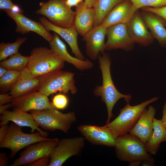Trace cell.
Returning a JSON list of instances; mask_svg holds the SVG:
<instances>
[{"mask_svg": "<svg viewBox=\"0 0 166 166\" xmlns=\"http://www.w3.org/2000/svg\"><path fill=\"white\" fill-rule=\"evenodd\" d=\"M30 112L39 126L46 130H58L67 133L77 121L76 114L73 111L64 113L53 108Z\"/></svg>", "mask_w": 166, "mask_h": 166, "instance_id": "5", "label": "cell"}, {"mask_svg": "<svg viewBox=\"0 0 166 166\" xmlns=\"http://www.w3.org/2000/svg\"><path fill=\"white\" fill-rule=\"evenodd\" d=\"M13 99V97L7 93H1L0 94V105L11 102Z\"/></svg>", "mask_w": 166, "mask_h": 166, "instance_id": "35", "label": "cell"}, {"mask_svg": "<svg viewBox=\"0 0 166 166\" xmlns=\"http://www.w3.org/2000/svg\"><path fill=\"white\" fill-rule=\"evenodd\" d=\"M26 39V37L19 38L13 43L1 42L0 44V61L6 59L10 56L18 52L20 46L25 42Z\"/></svg>", "mask_w": 166, "mask_h": 166, "instance_id": "28", "label": "cell"}, {"mask_svg": "<svg viewBox=\"0 0 166 166\" xmlns=\"http://www.w3.org/2000/svg\"><path fill=\"white\" fill-rule=\"evenodd\" d=\"M114 148L118 159L129 163L142 161L150 155L146 150L145 144L138 137L129 133L118 136Z\"/></svg>", "mask_w": 166, "mask_h": 166, "instance_id": "7", "label": "cell"}, {"mask_svg": "<svg viewBox=\"0 0 166 166\" xmlns=\"http://www.w3.org/2000/svg\"><path fill=\"white\" fill-rule=\"evenodd\" d=\"M8 159L5 153H0V166H6L8 163Z\"/></svg>", "mask_w": 166, "mask_h": 166, "instance_id": "38", "label": "cell"}, {"mask_svg": "<svg viewBox=\"0 0 166 166\" xmlns=\"http://www.w3.org/2000/svg\"><path fill=\"white\" fill-rule=\"evenodd\" d=\"M39 20L46 30L49 31H53L66 42L75 57L82 60L85 59L79 47L77 42L78 34L73 26L68 28L57 26L51 23L44 16L40 18Z\"/></svg>", "mask_w": 166, "mask_h": 166, "instance_id": "17", "label": "cell"}, {"mask_svg": "<svg viewBox=\"0 0 166 166\" xmlns=\"http://www.w3.org/2000/svg\"><path fill=\"white\" fill-rule=\"evenodd\" d=\"M50 162V156L40 158L28 165L29 166H49Z\"/></svg>", "mask_w": 166, "mask_h": 166, "instance_id": "33", "label": "cell"}, {"mask_svg": "<svg viewBox=\"0 0 166 166\" xmlns=\"http://www.w3.org/2000/svg\"><path fill=\"white\" fill-rule=\"evenodd\" d=\"M138 10L126 24L129 36L135 43L146 47L152 44L154 39Z\"/></svg>", "mask_w": 166, "mask_h": 166, "instance_id": "14", "label": "cell"}, {"mask_svg": "<svg viewBox=\"0 0 166 166\" xmlns=\"http://www.w3.org/2000/svg\"><path fill=\"white\" fill-rule=\"evenodd\" d=\"M156 109L149 105L144 111L138 121L129 133L140 138L145 144L151 136L153 129V122Z\"/></svg>", "mask_w": 166, "mask_h": 166, "instance_id": "23", "label": "cell"}, {"mask_svg": "<svg viewBox=\"0 0 166 166\" xmlns=\"http://www.w3.org/2000/svg\"><path fill=\"white\" fill-rule=\"evenodd\" d=\"M137 10L130 0H125L112 9L106 16L101 26L107 28L117 24H126Z\"/></svg>", "mask_w": 166, "mask_h": 166, "instance_id": "19", "label": "cell"}, {"mask_svg": "<svg viewBox=\"0 0 166 166\" xmlns=\"http://www.w3.org/2000/svg\"><path fill=\"white\" fill-rule=\"evenodd\" d=\"M0 142L5 137L7 132L9 125L7 124L0 126Z\"/></svg>", "mask_w": 166, "mask_h": 166, "instance_id": "36", "label": "cell"}, {"mask_svg": "<svg viewBox=\"0 0 166 166\" xmlns=\"http://www.w3.org/2000/svg\"><path fill=\"white\" fill-rule=\"evenodd\" d=\"M30 60V56H25L19 53L12 55L8 59L1 61L0 66L8 70L22 71L27 67Z\"/></svg>", "mask_w": 166, "mask_h": 166, "instance_id": "27", "label": "cell"}, {"mask_svg": "<svg viewBox=\"0 0 166 166\" xmlns=\"http://www.w3.org/2000/svg\"><path fill=\"white\" fill-rule=\"evenodd\" d=\"M8 70L7 69L0 66V77L5 74Z\"/></svg>", "mask_w": 166, "mask_h": 166, "instance_id": "44", "label": "cell"}, {"mask_svg": "<svg viewBox=\"0 0 166 166\" xmlns=\"http://www.w3.org/2000/svg\"><path fill=\"white\" fill-rule=\"evenodd\" d=\"M153 125V132L145 143V146L149 154L155 155L159 151L161 143L166 142V129L160 120L154 118Z\"/></svg>", "mask_w": 166, "mask_h": 166, "instance_id": "25", "label": "cell"}, {"mask_svg": "<svg viewBox=\"0 0 166 166\" xmlns=\"http://www.w3.org/2000/svg\"><path fill=\"white\" fill-rule=\"evenodd\" d=\"M14 5L11 0H0V10H10Z\"/></svg>", "mask_w": 166, "mask_h": 166, "instance_id": "34", "label": "cell"}, {"mask_svg": "<svg viewBox=\"0 0 166 166\" xmlns=\"http://www.w3.org/2000/svg\"><path fill=\"white\" fill-rule=\"evenodd\" d=\"M98 0H84V2L89 7H93Z\"/></svg>", "mask_w": 166, "mask_h": 166, "instance_id": "43", "label": "cell"}, {"mask_svg": "<svg viewBox=\"0 0 166 166\" xmlns=\"http://www.w3.org/2000/svg\"><path fill=\"white\" fill-rule=\"evenodd\" d=\"M77 129L85 139L93 144L115 147L117 137L105 125L82 124L79 126Z\"/></svg>", "mask_w": 166, "mask_h": 166, "instance_id": "12", "label": "cell"}, {"mask_svg": "<svg viewBox=\"0 0 166 166\" xmlns=\"http://www.w3.org/2000/svg\"><path fill=\"white\" fill-rule=\"evenodd\" d=\"M59 140L57 138H50L28 146L20 154L19 157L10 166L28 165L40 158L50 156Z\"/></svg>", "mask_w": 166, "mask_h": 166, "instance_id": "10", "label": "cell"}, {"mask_svg": "<svg viewBox=\"0 0 166 166\" xmlns=\"http://www.w3.org/2000/svg\"><path fill=\"white\" fill-rule=\"evenodd\" d=\"M141 9L142 10L155 13L161 16L166 21V6L159 8L145 7Z\"/></svg>", "mask_w": 166, "mask_h": 166, "instance_id": "32", "label": "cell"}, {"mask_svg": "<svg viewBox=\"0 0 166 166\" xmlns=\"http://www.w3.org/2000/svg\"><path fill=\"white\" fill-rule=\"evenodd\" d=\"M36 13L45 17L53 24L68 28L73 26L76 11L66 4L65 0H49L40 3Z\"/></svg>", "mask_w": 166, "mask_h": 166, "instance_id": "6", "label": "cell"}, {"mask_svg": "<svg viewBox=\"0 0 166 166\" xmlns=\"http://www.w3.org/2000/svg\"><path fill=\"white\" fill-rule=\"evenodd\" d=\"M11 107H12V106L11 102L0 105V114H2L3 112L7 110L8 109Z\"/></svg>", "mask_w": 166, "mask_h": 166, "instance_id": "42", "label": "cell"}, {"mask_svg": "<svg viewBox=\"0 0 166 166\" xmlns=\"http://www.w3.org/2000/svg\"><path fill=\"white\" fill-rule=\"evenodd\" d=\"M39 81L38 77L34 76L27 67L21 71L15 84L10 91L9 94L13 99L38 91Z\"/></svg>", "mask_w": 166, "mask_h": 166, "instance_id": "21", "label": "cell"}, {"mask_svg": "<svg viewBox=\"0 0 166 166\" xmlns=\"http://www.w3.org/2000/svg\"><path fill=\"white\" fill-rule=\"evenodd\" d=\"M85 140L80 136L59 140L50 156L49 166H61L70 157L78 155L84 147Z\"/></svg>", "mask_w": 166, "mask_h": 166, "instance_id": "9", "label": "cell"}, {"mask_svg": "<svg viewBox=\"0 0 166 166\" xmlns=\"http://www.w3.org/2000/svg\"><path fill=\"white\" fill-rule=\"evenodd\" d=\"M49 43L51 49L65 61L72 64L77 69L84 71L93 68V64L89 60H82L71 56L67 51L66 45L56 33H53L52 39Z\"/></svg>", "mask_w": 166, "mask_h": 166, "instance_id": "20", "label": "cell"}, {"mask_svg": "<svg viewBox=\"0 0 166 166\" xmlns=\"http://www.w3.org/2000/svg\"><path fill=\"white\" fill-rule=\"evenodd\" d=\"M10 10L13 13L16 14H23L24 12L23 10L20 8L19 6L15 4Z\"/></svg>", "mask_w": 166, "mask_h": 166, "instance_id": "40", "label": "cell"}, {"mask_svg": "<svg viewBox=\"0 0 166 166\" xmlns=\"http://www.w3.org/2000/svg\"><path fill=\"white\" fill-rule=\"evenodd\" d=\"M152 155L150 156L146 159L142 161L141 163L142 166H154L155 160L152 156Z\"/></svg>", "mask_w": 166, "mask_h": 166, "instance_id": "37", "label": "cell"}, {"mask_svg": "<svg viewBox=\"0 0 166 166\" xmlns=\"http://www.w3.org/2000/svg\"><path fill=\"white\" fill-rule=\"evenodd\" d=\"M105 50L121 49L126 51L132 50L135 43L128 32L126 24L119 23L107 29Z\"/></svg>", "mask_w": 166, "mask_h": 166, "instance_id": "11", "label": "cell"}, {"mask_svg": "<svg viewBox=\"0 0 166 166\" xmlns=\"http://www.w3.org/2000/svg\"><path fill=\"white\" fill-rule=\"evenodd\" d=\"M140 13L154 38L161 46L166 47V21L152 12L142 10Z\"/></svg>", "mask_w": 166, "mask_h": 166, "instance_id": "22", "label": "cell"}, {"mask_svg": "<svg viewBox=\"0 0 166 166\" xmlns=\"http://www.w3.org/2000/svg\"><path fill=\"white\" fill-rule=\"evenodd\" d=\"M64 65L65 61L54 51L40 47L31 51L27 68L34 76L38 77L61 70Z\"/></svg>", "mask_w": 166, "mask_h": 166, "instance_id": "2", "label": "cell"}, {"mask_svg": "<svg viewBox=\"0 0 166 166\" xmlns=\"http://www.w3.org/2000/svg\"><path fill=\"white\" fill-rule=\"evenodd\" d=\"M125 0H98L93 7L95 13L94 27L101 25L108 14L116 6Z\"/></svg>", "mask_w": 166, "mask_h": 166, "instance_id": "26", "label": "cell"}, {"mask_svg": "<svg viewBox=\"0 0 166 166\" xmlns=\"http://www.w3.org/2000/svg\"><path fill=\"white\" fill-rule=\"evenodd\" d=\"M158 99L156 96L135 105L127 103L120 110L119 115L115 119L104 125L117 137L128 133L135 125L147 106Z\"/></svg>", "mask_w": 166, "mask_h": 166, "instance_id": "4", "label": "cell"}, {"mask_svg": "<svg viewBox=\"0 0 166 166\" xmlns=\"http://www.w3.org/2000/svg\"><path fill=\"white\" fill-rule=\"evenodd\" d=\"M11 102L14 108L25 112L55 108L48 97L38 91L14 99Z\"/></svg>", "mask_w": 166, "mask_h": 166, "instance_id": "13", "label": "cell"}, {"mask_svg": "<svg viewBox=\"0 0 166 166\" xmlns=\"http://www.w3.org/2000/svg\"><path fill=\"white\" fill-rule=\"evenodd\" d=\"M73 26L83 37L94 27L95 15L93 7H89L82 2L76 7Z\"/></svg>", "mask_w": 166, "mask_h": 166, "instance_id": "24", "label": "cell"}, {"mask_svg": "<svg viewBox=\"0 0 166 166\" xmlns=\"http://www.w3.org/2000/svg\"><path fill=\"white\" fill-rule=\"evenodd\" d=\"M79 3L83 2V0H76Z\"/></svg>", "mask_w": 166, "mask_h": 166, "instance_id": "45", "label": "cell"}, {"mask_svg": "<svg viewBox=\"0 0 166 166\" xmlns=\"http://www.w3.org/2000/svg\"><path fill=\"white\" fill-rule=\"evenodd\" d=\"M0 125L8 124L9 121H12L18 126L29 127L31 128V133L35 130L39 132L43 136L47 137L48 134L42 131L34 120L32 114L16 109L12 111L6 110L1 114Z\"/></svg>", "mask_w": 166, "mask_h": 166, "instance_id": "18", "label": "cell"}, {"mask_svg": "<svg viewBox=\"0 0 166 166\" xmlns=\"http://www.w3.org/2000/svg\"><path fill=\"white\" fill-rule=\"evenodd\" d=\"M73 73L62 69L40 76L38 77L39 81L38 91L48 97L57 92L75 94L77 89Z\"/></svg>", "mask_w": 166, "mask_h": 166, "instance_id": "3", "label": "cell"}, {"mask_svg": "<svg viewBox=\"0 0 166 166\" xmlns=\"http://www.w3.org/2000/svg\"><path fill=\"white\" fill-rule=\"evenodd\" d=\"M66 5L70 8L77 7L79 3L76 0H65Z\"/></svg>", "mask_w": 166, "mask_h": 166, "instance_id": "41", "label": "cell"}, {"mask_svg": "<svg viewBox=\"0 0 166 166\" xmlns=\"http://www.w3.org/2000/svg\"><path fill=\"white\" fill-rule=\"evenodd\" d=\"M21 71L8 70L5 74L0 77V90L1 93H6L10 90L16 82Z\"/></svg>", "mask_w": 166, "mask_h": 166, "instance_id": "29", "label": "cell"}, {"mask_svg": "<svg viewBox=\"0 0 166 166\" xmlns=\"http://www.w3.org/2000/svg\"><path fill=\"white\" fill-rule=\"evenodd\" d=\"M50 139L43 136L38 132L25 133L22 130V127L13 123L9 126L5 137L0 142V148L10 149V157L12 159L21 150L31 144Z\"/></svg>", "mask_w": 166, "mask_h": 166, "instance_id": "8", "label": "cell"}, {"mask_svg": "<svg viewBox=\"0 0 166 166\" xmlns=\"http://www.w3.org/2000/svg\"><path fill=\"white\" fill-rule=\"evenodd\" d=\"M52 104L57 109H63L68 106L69 103L68 97L65 94L60 93L54 96L53 97Z\"/></svg>", "mask_w": 166, "mask_h": 166, "instance_id": "31", "label": "cell"}, {"mask_svg": "<svg viewBox=\"0 0 166 166\" xmlns=\"http://www.w3.org/2000/svg\"><path fill=\"white\" fill-rule=\"evenodd\" d=\"M98 56L99 67L102 76V84L97 85L93 91L94 95L100 97L101 101L106 106L107 119L106 124L109 123L114 117L113 113L114 107L120 99L124 98L127 103H129L132 96L129 94H123L117 89L111 76V60L109 54L104 52Z\"/></svg>", "mask_w": 166, "mask_h": 166, "instance_id": "1", "label": "cell"}, {"mask_svg": "<svg viewBox=\"0 0 166 166\" xmlns=\"http://www.w3.org/2000/svg\"><path fill=\"white\" fill-rule=\"evenodd\" d=\"M107 28L100 26L94 27L84 37L86 54L91 60L97 59L100 53L105 52Z\"/></svg>", "mask_w": 166, "mask_h": 166, "instance_id": "15", "label": "cell"}, {"mask_svg": "<svg viewBox=\"0 0 166 166\" xmlns=\"http://www.w3.org/2000/svg\"><path fill=\"white\" fill-rule=\"evenodd\" d=\"M136 10L145 7L159 8L166 6V0H130Z\"/></svg>", "mask_w": 166, "mask_h": 166, "instance_id": "30", "label": "cell"}, {"mask_svg": "<svg viewBox=\"0 0 166 166\" xmlns=\"http://www.w3.org/2000/svg\"><path fill=\"white\" fill-rule=\"evenodd\" d=\"M4 11L15 22L17 33L24 34L32 31L41 36L49 42L52 39L53 35L45 29L40 22L31 20L23 14L13 13L9 10Z\"/></svg>", "mask_w": 166, "mask_h": 166, "instance_id": "16", "label": "cell"}, {"mask_svg": "<svg viewBox=\"0 0 166 166\" xmlns=\"http://www.w3.org/2000/svg\"><path fill=\"white\" fill-rule=\"evenodd\" d=\"M166 129V99L162 110V116L160 120Z\"/></svg>", "mask_w": 166, "mask_h": 166, "instance_id": "39", "label": "cell"}]
</instances>
